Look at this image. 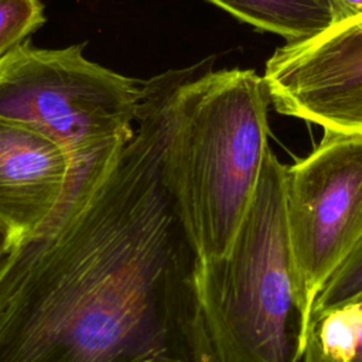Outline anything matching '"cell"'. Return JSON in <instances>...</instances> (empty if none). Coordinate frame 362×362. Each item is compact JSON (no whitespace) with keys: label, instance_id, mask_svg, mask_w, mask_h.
<instances>
[{"label":"cell","instance_id":"13","mask_svg":"<svg viewBox=\"0 0 362 362\" xmlns=\"http://www.w3.org/2000/svg\"><path fill=\"white\" fill-rule=\"evenodd\" d=\"M301 362H327V359L322 356L318 344H317V338L313 329V324L308 329V335H307V341H305V349L301 358ZM354 362H362V358H355Z\"/></svg>","mask_w":362,"mask_h":362},{"label":"cell","instance_id":"10","mask_svg":"<svg viewBox=\"0 0 362 362\" xmlns=\"http://www.w3.org/2000/svg\"><path fill=\"white\" fill-rule=\"evenodd\" d=\"M45 21L41 0H0V58Z\"/></svg>","mask_w":362,"mask_h":362},{"label":"cell","instance_id":"4","mask_svg":"<svg viewBox=\"0 0 362 362\" xmlns=\"http://www.w3.org/2000/svg\"><path fill=\"white\" fill-rule=\"evenodd\" d=\"M83 48H35L28 38L0 58V117L57 141L74 171L132 137L143 90V81L89 61Z\"/></svg>","mask_w":362,"mask_h":362},{"label":"cell","instance_id":"3","mask_svg":"<svg viewBox=\"0 0 362 362\" xmlns=\"http://www.w3.org/2000/svg\"><path fill=\"white\" fill-rule=\"evenodd\" d=\"M284 174L269 148L229 250L198 262L199 301L219 362H301L311 317L287 233Z\"/></svg>","mask_w":362,"mask_h":362},{"label":"cell","instance_id":"1","mask_svg":"<svg viewBox=\"0 0 362 362\" xmlns=\"http://www.w3.org/2000/svg\"><path fill=\"white\" fill-rule=\"evenodd\" d=\"M143 82L134 130L72 173L0 264V362H219Z\"/></svg>","mask_w":362,"mask_h":362},{"label":"cell","instance_id":"12","mask_svg":"<svg viewBox=\"0 0 362 362\" xmlns=\"http://www.w3.org/2000/svg\"><path fill=\"white\" fill-rule=\"evenodd\" d=\"M331 8L334 23L344 21L362 14V0H331Z\"/></svg>","mask_w":362,"mask_h":362},{"label":"cell","instance_id":"14","mask_svg":"<svg viewBox=\"0 0 362 362\" xmlns=\"http://www.w3.org/2000/svg\"><path fill=\"white\" fill-rule=\"evenodd\" d=\"M14 243H16L14 238L0 225V264L3 263L6 256L8 255V252L11 250Z\"/></svg>","mask_w":362,"mask_h":362},{"label":"cell","instance_id":"11","mask_svg":"<svg viewBox=\"0 0 362 362\" xmlns=\"http://www.w3.org/2000/svg\"><path fill=\"white\" fill-rule=\"evenodd\" d=\"M358 300H362V245L325 283L317 296L313 305L311 322L335 307Z\"/></svg>","mask_w":362,"mask_h":362},{"label":"cell","instance_id":"6","mask_svg":"<svg viewBox=\"0 0 362 362\" xmlns=\"http://www.w3.org/2000/svg\"><path fill=\"white\" fill-rule=\"evenodd\" d=\"M263 81L279 113L362 134V14L277 48Z\"/></svg>","mask_w":362,"mask_h":362},{"label":"cell","instance_id":"7","mask_svg":"<svg viewBox=\"0 0 362 362\" xmlns=\"http://www.w3.org/2000/svg\"><path fill=\"white\" fill-rule=\"evenodd\" d=\"M72 173L71 157L57 141L0 117V225L16 242L57 209Z\"/></svg>","mask_w":362,"mask_h":362},{"label":"cell","instance_id":"15","mask_svg":"<svg viewBox=\"0 0 362 362\" xmlns=\"http://www.w3.org/2000/svg\"><path fill=\"white\" fill-rule=\"evenodd\" d=\"M356 358H362V331H361V337H359V344H358V355Z\"/></svg>","mask_w":362,"mask_h":362},{"label":"cell","instance_id":"2","mask_svg":"<svg viewBox=\"0 0 362 362\" xmlns=\"http://www.w3.org/2000/svg\"><path fill=\"white\" fill-rule=\"evenodd\" d=\"M164 117L163 167L199 263L229 250L269 147V96L252 69L204 59L147 81Z\"/></svg>","mask_w":362,"mask_h":362},{"label":"cell","instance_id":"9","mask_svg":"<svg viewBox=\"0 0 362 362\" xmlns=\"http://www.w3.org/2000/svg\"><path fill=\"white\" fill-rule=\"evenodd\" d=\"M311 324L327 362H354L362 331V300L335 307Z\"/></svg>","mask_w":362,"mask_h":362},{"label":"cell","instance_id":"5","mask_svg":"<svg viewBox=\"0 0 362 362\" xmlns=\"http://www.w3.org/2000/svg\"><path fill=\"white\" fill-rule=\"evenodd\" d=\"M286 223L311 317L325 283L362 245V134L324 130L318 146L286 165Z\"/></svg>","mask_w":362,"mask_h":362},{"label":"cell","instance_id":"8","mask_svg":"<svg viewBox=\"0 0 362 362\" xmlns=\"http://www.w3.org/2000/svg\"><path fill=\"white\" fill-rule=\"evenodd\" d=\"M233 17L286 38L313 37L332 23L331 0H206Z\"/></svg>","mask_w":362,"mask_h":362}]
</instances>
